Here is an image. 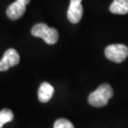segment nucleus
I'll return each mask as SVG.
<instances>
[{"label": "nucleus", "mask_w": 128, "mask_h": 128, "mask_svg": "<svg viewBox=\"0 0 128 128\" xmlns=\"http://www.w3.org/2000/svg\"><path fill=\"white\" fill-rule=\"evenodd\" d=\"M113 96V90L108 84H102L92 92L88 96V102L91 106L95 107L104 106L108 103L110 98Z\"/></svg>", "instance_id": "nucleus-1"}, {"label": "nucleus", "mask_w": 128, "mask_h": 128, "mask_svg": "<svg viewBox=\"0 0 128 128\" xmlns=\"http://www.w3.org/2000/svg\"><path fill=\"white\" fill-rule=\"evenodd\" d=\"M32 36L42 38L43 41L49 45L55 44L58 40V32L56 28H49L45 24H38L31 30Z\"/></svg>", "instance_id": "nucleus-2"}, {"label": "nucleus", "mask_w": 128, "mask_h": 128, "mask_svg": "<svg viewBox=\"0 0 128 128\" xmlns=\"http://www.w3.org/2000/svg\"><path fill=\"white\" fill-rule=\"evenodd\" d=\"M105 55L107 59L114 62H122L128 56V48L123 44H112L105 49Z\"/></svg>", "instance_id": "nucleus-3"}, {"label": "nucleus", "mask_w": 128, "mask_h": 128, "mask_svg": "<svg viewBox=\"0 0 128 128\" xmlns=\"http://www.w3.org/2000/svg\"><path fill=\"white\" fill-rule=\"evenodd\" d=\"M20 56L18 52L14 48H9L4 52V57L0 60V72L7 71L11 68L18 64Z\"/></svg>", "instance_id": "nucleus-4"}, {"label": "nucleus", "mask_w": 128, "mask_h": 128, "mask_svg": "<svg viewBox=\"0 0 128 128\" xmlns=\"http://www.w3.org/2000/svg\"><path fill=\"white\" fill-rule=\"evenodd\" d=\"M82 0H70L68 10V18L72 24H78L82 18L83 8L82 6Z\"/></svg>", "instance_id": "nucleus-5"}, {"label": "nucleus", "mask_w": 128, "mask_h": 128, "mask_svg": "<svg viewBox=\"0 0 128 128\" xmlns=\"http://www.w3.org/2000/svg\"><path fill=\"white\" fill-rule=\"evenodd\" d=\"M25 11H26V5L22 4L17 0L14 4L9 5L6 10V14L11 20H17L24 14Z\"/></svg>", "instance_id": "nucleus-6"}, {"label": "nucleus", "mask_w": 128, "mask_h": 128, "mask_svg": "<svg viewBox=\"0 0 128 128\" xmlns=\"http://www.w3.org/2000/svg\"><path fill=\"white\" fill-rule=\"evenodd\" d=\"M54 93V88L53 86L48 82H42L39 86L38 92V100L41 102H48L52 98V96Z\"/></svg>", "instance_id": "nucleus-7"}, {"label": "nucleus", "mask_w": 128, "mask_h": 128, "mask_svg": "<svg viewBox=\"0 0 128 128\" xmlns=\"http://www.w3.org/2000/svg\"><path fill=\"white\" fill-rule=\"evenodd\" d=\"M109 10L114 14H126L128 12V0H114L110 5Z\"/></svg>", "instance_id": "nucleus-8"}, {"label": "nucleus", "mask_w": 128, "mask_h": 128, "mask_svg": "<svg viewBox=\"0 0 128 128\" xmlns=\"http://www.w3.org/2000/svg\"><path fill=\"white\" fill-rule=\"evenodd\" d=\"M14 119V113L9 109H2L0 112V122L2 125L10 122Z\"/></svg>", "instance_id": "nucleus-9"}, {"label": "nucleus", "mask_w": 128, "mask_h": 128, "mask_svg": "<svg viewBox=\"0 0 128 128\" xmlns=\"http://www.w3.org/2000/svg\"><path fill=\"white\" fill-rule=\"evenodd\" d=\"M53 128H74V126L68 120L58 119L55 122Z\"/></svg>", "instance_id": "nucleus-10"}, {"label": "nucleus", "mask_w": 128, "mask_h": 128, "mask_svg": "<svg viewBox=\"0 0 128 128\" xmlns=\"http://www.w3.org/2000/svg\"><path fill=\"white\" fill-rule=\"evenodd\" d=\"M18 1H19L20 2H22V4H24V5H27L29 4V2H30V0H18Z\"/></svg>", "instance_id": "nucleus-11"}, {"label": "nucleus", "mask_w": 128, "mask_h": 128, "mask_svg": "<svg viewBox=\"0 0 128 128\" xmlns=\"http://www.w3.org/2000/svg\"><path fill=\"white\" fill-rule=\"evenodd\" d=\"M2 126H4V125H2V124L1 123V122H0V128H2Z\"/></svg>", "instance_id": "nucleus-12"}]
</instances>
